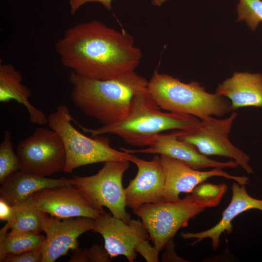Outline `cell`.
Wrapping results in <instances>:
<instances>
[{
	"instance_id": "1",
	"label": "cell",
	"mask_w": 262,
	"mask_h": 262,
	"mask_svg": "<svg viewBox=\"0 0 262 262\" xmlns=\"http://www.w3.org/2000/svg\"><path fill=\"white\" fill-rule=\"evenodd\" d=\"M55 49L64 66L78 75L98 80L134 70L142 57L130 34L96 20L66 29Z\"/></svg>"
},
{
	"instance_id": "2",
	"label": "cell",
	"mask_w": 262,
	"mask_h": 262,
	"mask_svg": "<svg viewBox=\"0 0 262 262\" xmlns=\"http://www.w3.org/2000/svg\"><path fill=\"white\" fill-rule=\"evenodd\" d=\"M71 100L87 116L103 125L117 122L127 115L134 96L147 90L148 81L134 70L115 78L98 80L71 71Z\"/></svg>"
},
{
	"instance_id": "3",
	"label": "cell",
	"mask_w": 262,
	"mask_h": 262,
	"mask_svg": "<svg viewBox=\"0 0 262 262\" xmlns=\"http://www.w3.org/2000/svg\"><path fill=\"white\" fill-rule=\"evenodd\" d=\"M147 90L132 98L127 115L121 120L97 129H88L75 122L92 137L113 134L132 146H147L148 140L162 131L185 130L197 125L200 119L188 115L163 112Z\"/></svg>"
},
{
	"instance_id": "4",
	"label": "cell",
	"mask_w": 262,
	"mask_h": 262,
	"mask_svg": "<svg viewBox=\"0 0 262 262\" xmlns=\"http://www.w3.org/2000/svg\"><path fill=\"white\" fill-rule=\"evenodd\" d=\"M147 91L161 109L200 120L213 115L221 117L232 111L226 98L206 92L197 82L184 83L157 70L148 81Z\"/></svg>"
},
{
	"instance_id": "5",
	"label": "cell",
	"mask_w": 262,
	"mask_h": 262,
	"mask_svg": "<svg viewBox=\"0 0 262 262\" xmlns=\"http://www.w3.org/2000/svg\"><path fill=\"white\" fill-rule=\"evenodd\" d=\"M65 104L58 106L48 117V125L61 138L66 154L64 172L71 173L79 167L113 161L131 162L133 155L112 148L108 138L84 135L71 124L72 117Z\"/></svg>"
},
{
	"instance_id": "6",
	"label": "cell",
	"mask_w": 262,
	"mask_h": 262,
	"mask_svg": "<svg viewBox=\"0 0 262 262\" xmlns=\"http://www.w3.org/2000/svg\"><path fill=\"white\" fill-rule=\"evenodd\" d=\"M129 163V161L106 162L95 175L73 176L71 185L80 190L98 210L104 212L102 207L105 206L114 217L128 224L131 217L126 211L122 179L130 167Z\"/></svg>"
},
{
	"instance_id": "7",
	"label": "cell",
	"mask_w": 262,
	"mask_h": 262,
	"mask_svg": "<svg viewBox=\"0 0 262 262\" xmlns=\"http://www.w3.org/2000/svg\"><path fill=\"white\" fill-rule=\"evenodd\" d=\"M205 209L188 194L177 201L145 204L132 211L141 219L149 239L160 252L181 228L187 227Z\"/></svg>"
},
{
	"instance_id": "8",
	"label": "cell",
	"mask_w": 262,
	"mask_h": 262,
	"mask_svg": "<svg viewBox=\"0 0 262 262\" xmlns=\"http://www.w3.org/2000/svg\"><path fill=\"white\" fill-rule=\"evenodd\" d=\"M237 113L233 112L223 119L212 116L200 120L195 127L174 131L177 137L194 146L205 156H218L233 159L246 172L254 173L249 164L250 157L234 146L229 139V134Z\"/></svg>"
},
{
	"instance_id": "9",
	"label": "cell",
	"mask_w": 262,
	"mask_h": 262,
	"mask_svg": "<svg viewBox=\"0 0 262 262\" xmlns=\"http://www.w3.org/2000/svg\"><path fill=\"white\" fill-rule=\"evenodd\" d=\"M20 170L45 177L64 171L66 154L62 140L54 130L38 128L16 147Z\"/></svg>"
},
{
	"instance_id": "10",
	"label": "cell",
	"mask_w": 262,
	"mask_h": 262,
	"mask_svg": "<svg viewBox=\"0 0 262 262\" xmlns=\"http://www.w3.org/2000/svg\"><path fill=\"white\" fill-rule=\"evenodd\" d=\"M27 203L60 219L78 217L96 219L103 213L95 208L80 190L71 185L41 189L33 194Z\"/></svg>"
},
{
	"instance_id": "11",
	"label": "cell",
	"mask_w": 262,
	"mask_h": 262,
	"mask_svg": "<svg viewBox=\"0 0 262 262\" xmlns=\"http://www.w3.org/2000/svg\"><path fill=\"white\" fill-rule=\"evenodd\" d=\"M95 219L85 217L60 219L46 217L43 230L46 234L41 247V262H54L79 247L77 238L84 232L93 230Z\"/></svg>"
},
{
	"instance_id": "12",
	"label": "cell",
	"mask_w": 262,
	"mask_h": 262,
	"mask_svg": "<svg viewBox=\"0 0 262 262\" xmlns=\"http://www.w3.org/2000/svg\"><path fill=\"white\" fill-rule=\"evenodd\" d=\"M160 157L165 175L164 201L178 200L181 193H191L197 185L215 176L233 180L242 185L249 184L248 177L231 175L221 168L202 171L193 169L179 160L164 155H160Z\"/></svg>"
},
{
	"instance_id": "13",
	"label": "cell",
	"mask_w": 262,
	"mask_h": 262,
	"mask_svg": "<svg viewBox=\"0 0 262 262\" xmlns=\"http://www.w3.org/2000/svg\"><path fill=\"white\" fill-rule=\"evenodd\" d=\"M146 148L130 149L121 147V150L130 154L150 153L166 156L183 162L191 168L199 170L206 168H236L234 161L219 162L209 158L201 153L191 144L179 139L174 131L161 133L153 136L147 142Z\"/></svg>"
},
{
	"instance_id": "14",
	"label": "cell",
	"mask_w": 262,
	"mask_h": 262,
	"mask_svg": "<svg viewBox=\"0 0 262 262\" xmlns=\"http://www.w3.org/2000/svg\"><path fill=\"white\" fill-rule=\"evenodd\" d=\"M131 162L136 165L137 172L125 189L126 206L133 210L145 204L164 201L165 175L160 156L146 161L133 155Z\"/></svg>"
},
{
	"instance_id": "15",
	"label": "cell",
	"mask_w": 262,
	"mask_h": 262,
	"mask_svg": "<svg viewBox=\"0 0 262 262\" xmlns=\"http://www.w3.org/2000/svg\"><path fill=\"white\" fill-rule=\"evenodd\" d=\"M232 196L231 200L224 210L220 221L213 227L198 232H182V238L194 239L192 243L195 245L203 239L209 238L212 241L213 250L218 248L220 243V237L223 232L229 234L232 231V220L239 214L247 210L257 209L262 211V199L251 196L247 192L245 185L237 182L232 183L231 186Z\"/></svg>"
},
{
	"instance_id": "16",
	"label": "cell",
	"mask_w": 262,
	"mask_h": 262,
	"mask_svg": "<svg viewBox=\"0 0 262 262\" xmlns=\"http://www.w3.org/2000/svg\"><path fill=\"white\" fill-rule=\"evenodd\" d=\"M93 230L103 238L104 247L111 259L123 255L130 262L136 260L135 236L129 223L114 217L111 213L104 212L95 219Z\"/></svg>"
},
{
	"instance_id": "17",
	"label": "cell",
	"mask_w": 262,
	"mask_h": 262,
	"mask_svg": "<svg viewBox=\"0 0 262 262\" xmlns=\"http://www.w3.org/2000/svg\"><path fill=\"white\" fill-rule=\"evenodd\" d=\"M0 184V198L16 206L27 203L33 194L41 189L71 185V178L50 179L18 170Z\"/></svg>"
},
{
	"instance_id": "18",
	"label": "cell",
	"mask_w": 262,
	"mask_h": 262,
	"mask_svg": "<svg viewBox=\"0 0 262 262\" xmlns=\"http://www.w3.org/2000/svg\"><path fill=\"white\" fill-rule=\"evenodd\" d=\"M215 93L229 100L232 111L249 106L262 108V74L235 72L218 86Z\"/></svg>"
},
{
	"instance_id": "19",
	"label": "cell",
	"mask_w": 262,
	"mask_h": 262,
	"mask_svg": "<svg viewBox=\"0 0 262 262\" xmlns=\"http://www.w3.org/2000/svg\"><path fill=\"white\" fill-rule=\"evenodd\" d=\"M22 76L11 64H0V101L7 102L15 100L23 104L29 115L31 123L43 125L48 123L44 113L29 101L31 90L22 83Z\"/></svg>"
},
{
	"instance_id": "20",
	"label": "cell",
	"mask_w": 262,
	"mask_h": 262,
	"mask_svg": "<svg viewBox=\"0 0 262 262\" xmlns=\"http://www.w3.org/2000/svg\"><path fill=\"white\" fill-rule=\"evenodd\" d=\"M6 224L0 230V262L8 255L32 251L42 247L45 236L40 233L7 232Z\"/></svg>"
},
{
	"instance_id": "21",
	"label": "cell",
	"mask_w": 262,
	"mask_h": 262,
	"mask_svg": "<svg viewBox=\"0 0 262 262\" xmlns=\"http://www.w3.org/2000/svg\"><path fill=\"white\" fill-rule=\"evenodd\" d=\"M13 207L12 217L6 223L11 231L40 233L43 231V223L47 213L29 203Z\"/></svg>"
},
{
	"instance_id": "22",
	"label": "cell",
	"mask_w": 262,
	"mask_h": 262,
	"mask_svg": "<svg viewBox=\"0 0 262 262\" xmlns=\"http://www.w3.org/2000/svg\"><path fill=\"white\" fill-rule=\"evenodd\" d=\"M227 189L225 183L214 184L203 182L195 187L191 194L198 204L206 208L217 206Z\"/></svg>"
},
{
	"instance_id": "23",
	"label": "cell",
	"mask_w": 262,
	"mask_h": 262,
	"mask_svg": "<svg viewBox=\"0 0 262 262\" xmlns=\"http://www.w3.org/2000/svg\"><path fill=\"white\" fill-rule=\"evenodd\" d=\"M19 169V162L16 153L14 151L11 132L6 130L0 144V183Z\"/></svg>"
},
{
	"instance_id": "24",
	"label": "cell",
	"mask_w": 262,
	"mask_h": 262,
	"mask_svg": "<svg viewBox=\"0 0 262 262\" xmlns=\"http://www.w3.org/2000/svg\"><path fill=\"white\" fill-rule=\"evenodd\" d=\"M128 223L132 227L135 236V250L147 262L159 261V251L150 245L147 240L148 232L141 221L131 219Z\"/></svg>"
},
{
	"instance_id": "25",
	"label": "cell",
	"mask_w": 262,
	"mask_h": 262,
	"mask_svg": "<svg viewBox=\"0 0 262 262\" xmlns=\"http://www.w3.org/2000/svg\"><path fill=\"white\" fill-rule=\"evenodd\" d=\"M237 12L239 21H245L255 31L262 21V0H239Z\"/></svg>"
},
{
	"instance_id": "26",
	"label": "cell",
	"mask_w": 262,
	"mask_h": 262,
	"mask_svg": "<svg viewBox=\"0 0 262 262\" xmlns=\"http://www.w3.org/2000/svg\"><path fill=\"white\" fill-rule=\"evenodd\" d=\"M41 247L30 252L18 255H8L3 260V262H41Z\"/></svg>"
},
{
	"instance_id": "27",
	"label": "cell",
	"mask_w": 262,
	"mask_h": 262,
	"mask_svg": "<svg viewBox=\"0 0 262 262\" xmlns=\"http://www.w3.org/2000/svg\"><path fill=\"white\" fill-rule=\"evenodd\" d=\"M167 0H152V3L153 5L160 6ZM112 0H69L70 12L71 15H73L84 4L93 2L101 3L107 9L110 10L112 9Z\"/></svg>"
},
{
	"instance_id": "28",
	"label": "cell",
	"mask_w": 262,
	"mask_h": 262,
	"mask_svg": "<svg viewBox=\"0 0 262 262\" xmlns=\"http://www.w3.org/2000/svg\"><path fill=\"white\" fill-rule=\"evenodd\" d=\"M89 262H108L111 260L110 256L102 246L95 244L89 249H87Z\"/></svg>"
},
{
	"instance_id": "29",
	"label": "cell",
	"mask_w": 262,
	"mask_h": 262,
	"mask_svg": "<svg viewBox=\"0 0 262 262\" xmlns=\"http://www.w3.org/2000/svg\"><path fill=\"white\" fill-rule=\"evenodd\" d=\"M166 250L163 254L161 261L162 262H184V260L178 257L174 251V245L172 238L169 240L165 246Z\"/></svg>"
},
{
	"instance_id": "30",
	"label": "cell",
	"mask_w": 262,
	"mask_h": 262,
	"mask_svg": "<svg viewBox=\"0 0 262 262\" xmlns=\"http://www.w3.org/2000/svg\"><path fill=\"white\" fill-rule=\"evenodd\" d=\"M14 209L13 206L9 204L3 199L0 198V219L8 222L12 217Z\"/></svg>"
},
{
	"instance_id": "31",
	"label": "cell",
	"mask_w": 262,
	"mask_h": 262,
	"mask_svg": "<svg viewBox=\"0 0 262 262\" xmlns=\"http://www.w3.org/2000/svg\"><path fill=\"white\" fill-rule=\"evenodd\" d=\"M74 251V254L69 260V262H89L86 248L82 249L78 247Z\"/></svg>"
}]
</instances>
